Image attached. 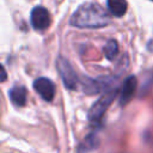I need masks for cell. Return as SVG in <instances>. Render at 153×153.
I'll return each instance as SVG.
<instances>
[{
    "instance_id": "obj_10",
    "label": "cell",
    "mask_w": 153,
    "mask_h": 153,
    "mask_svg": "<svg viewBox=\"0 0 153 153\" xmlns=\"http://www.w3.org/2000/svg\"><path fill=\"white\" fill-rule=\"evenodd\" d=\"M118 54V44L115 39H109L104 47V55L109 61H112Z\"/></svg>"
},
{
    "instance_id": "obj_4",
    "label": "cell",
    "mask_w": 153,
    "mask_h": 153,
    "mask_svg": "<svg viewBox=\"0 0 153 153\" xmlns=\"http://www.w3.org/2000/svg\"><path fill=\"white\" fill-rule=\"evenodd\" d=\"M33 90L47 102H51L56 92L55 84L45 76H39L33 81Z\"/></svg>"
},
{
    "instance_id": "obj_1",
    "label": "cell",
    "mask_w": 153,
    "mask_h": 153,
    "mask_svg": "<svg viewBox=\"0 0 153 153\" xmlns=\"http://www.w3.org/2000/svg\"><path fill=\"white\" fill-rule=\"evenodd\" d=\"M71 25L81 29H98L106 26L110 23L109 14L97 4H84L72 14L69 19Z\"/></svg>"
},
{
    "instance_id": "obj_7",
    "label": "cell",
    "mask_w": 153,
    "mask_h": 153,
    "mask_svg": "<svg viewBox=\"0 0 153 153\" xmlns=\"http://www.w3.org/2000/svg\"><path fill=\"white\" fill-rule=\"evenodd\" d=\"M135 88H136V78L134 75H129L123 82V87L120 96V103L122 105L131 99V97L134 96Z\"/></svg>"
},
{
    "instance_id": "obj_2",
    "label": "cell",
    "mask_w": 153,
    "mask_h": 153,
    "mask_svg": "<svg viewBox=\"0 0 153 153\" xmlns=\"http://www.w3.org/2000/svg\"><path fill=\"white\" fill-rule=\"evenodd\" d=\"M116 96V90H109L105 93H103L97 100L96 103L92 105V108L88 111V121L93 124V126H98L105 114V111L108 110V108L110 106V104L112 103L114 98Z\"/></svg>"
},
{
    "instance_id": "obj_11",
    "label": "cell",
    "mask_w": 153,
    "mask_h": 153,
    "mask_svg": "<svg viewBox=\"0 0 153 153\" xmlns=\"http://www.w3.org/2000/svg\"><path fill=\"white\" fill-rule=\"evenodd\" d=\"M96 139L93 137V136H87L86 137V140L80 145V147H79V153H87L91 148H93L94 146H96Z\"/></svg>"
},
{
    "instance_id": "obj_6",
    "label": "cell",
    "mask_w": 153,
    "mask_h": 153,
    "mask_svg": "<svg viewBox=\"0 0 153 153\" xmlns=\"http://www.w3.org/2000/svg\"><path fill=\"white\" fill-rule=\"evenodd\" d=\"M110 85V80L108 78L105 79H87L82 84V91L90 94L106 91V86Z\"/></svg>"
},
{
    "instance_id": "obj_12",
    "label": "cell",
    "mask_w": 153,
    "mask_h": 153,
    "mask_svg": "<svg viewBox=\"0 0 153 153\" xmlns=\"http://www.w3.org/2000/svg\"><path fill=\"white\" fill-rule=\"evenodd\" d=\"M1 69H2V78H1V81H5V80H6V73H5V68L2 67Z\"/></svg>"
},
{
    "instance_id": "obj_9",
    "label": "cell",
    "mask_w": 153,
    "mask_h": 153,
    "mask_svg": "<svg viewBox=\"0 0 153 153\" xmlns=\"http://www.w3.org/2000/svg\"><path fill=\"white\" fill-rule=\"evenodd\" d=\"M108 10L116 17H122L127 12L126 0H108Z\"/></svg>"
},
{
    "instance_id": "obj_5",
    "label": "cell",
    "mask_w": 153,
    "mask_h": 153,
    "mask_svg": "<svg viewBox=\"0 0 153 153\" xmlns=\"http://www.w3.org/2000/svg\"><path fill=\"white\" fill-rule=\"evenodd\" d=\"M31 25L35 30H45L50 25V14L47 8L43 6H36L31 11Z\"/></svg>"
},
{
    "instance_id": "obj_3",
    "label": "cell",
    "mask_w": 153,
    "mask_h": 153,
    "mask_svg": "<svg viewBox=\"0 0 153 153\" xmlns=\"http://www.w3.org/2000/svg\"><path fill=\"white\" fill-rule=\"evenodd\" d=\"M56 69L62 79V82L65 85L66 88L68 90H75L78 87V75L75 73V71L73 69V67L71 66V63L62 56L57 57L56 60Z\"/></svg>"
},
{
    "instance_id": "obj_8",
    "label": "cell",
    "mask_w": 153,
    "mask_h": 153,
    "mask_svg": "<svg viewBox=\"0 0 153 153\" xmlns=\"http://www.w3.org/2000/svg\"><path fill=\"white\" fill-rule=\"evenodd\" d=\"M8 97L16 106H23L26 103V88L22 85H16L8 91Z\"/></svg>"
}]
</instances>
